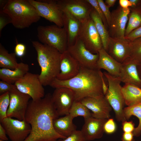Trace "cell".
<instances>
[{"mask_svg":"<svg viewBox=\"0 0 141 141\" xmlns=\"http://www.w3.org/2000/svg\"><path fill=\"white\" fill-rule=\"evenodd\" d=\"M54 107L52 95L46 94L37 101H30L25 120L31 126V132L24 141H57L66 138L57 133L54 120L59 117Z\"/></svg>","mask_w":141,"mask_h":141,"instance_id":"cell-1","label":"cell"},{"mask_svg":"<svg viewBox=\"0 0 141 141\" xmlns=\"http://www.w3.org/2000/svg\"><path fill=\"white\" fill-rule=\"evenodd\" d=\"M102 72L101 70L91 69L80 66L78 74L66 81L56 78L50 86L53 88L64 87L71 89L74 92L75 101H80L88 97L98 98L103 97Z\"/></svg>","mask_w":141,"mask_h":141,"instance_id":"cell-2","label":"cell"},{"mask_svg":"<svg viewBox=\"0 0 141 141\" xmlns=\"http://www.w3.org/2000/svg\"><path fill=\"white\" fill-rule=\"evenodd\" d=\"M41 68L39 80L43 86L50 85L60 71L61 53L55 48L37 41H32Z\"/></svg>","mask_w":141,"mask_h":141,"instance_id":"cell-3","label":"cell"},{"mask_svg":"<svg viewBox=\"0 0 141 141\" xmlns=\"http://www.w3.org/2000/svg\"><path fill=\"white\" fill-rule=\"evenodd\" d=\"M2 10L10 17L13 25L18 29L28 27L41 17L28 0H8Z\"/></svg>","mask_w":141,"mask_h":141,"instance_id":"cell-4","label":"cell"},{"mask_svg":"<svg viewBox=\"0 0 141 141\" xmlns=\"http://www.w3.org/2000/svg\"><path fill=\"white\" fill-rule=\"evenodd\" d=\"M37 30L38 38L41 43L55 48L61 53L67 50V36L63 27L56 25L39 26Z\"/></svg>","mask_w":141,"mask_h":141,"instance_id":"cell-5","label":"cell"},{"mask_svg":"<svg viewBox=\"0 0 141 141\" xmlns=\"http://www.w3.org/2000/svg\"><path fill=\"white\" fill-rule=\"evenodd\" d=\"M103 73L108 84V89L104 97L114 111L117 121L122 122L127 120L124 112L125 103L120 85L121 82L119 77L113 76L107 72Z\"/></svg>","mask_w":141,"mask_h":141,"instance_id":"cell-6","label":"cell"},{"mask_svg":"<svg viewBox=\"0 0 141 141\" xmlns=\"http://www.w3.org/2000/svg\"><path fill=\"white\" fill-rule=\"evenodd\" d=\"M28 0L40 17L54 23L58 27H63V12L58 4L57 0Z\"/></svg>","mask_w":141,"mask_h":141,"instance_id":"cell-7","label":"cell"},{"mask_svg":"<svg viewBox=\"0 0 141 141\" xmlns=\"http://www.w3.org/2000/svg\"><path fill=\"white\" fill-rule=\"evenodd\" d=\"M14 84L18 90L29 95L33 101L40 99L45 95L38 74L28 72Z\"/></svg>","mask_w":141,"mask_h":141,"instance_id":"cell-8","label":"cell"},{"mask_svg":"<svg viewBox=\"0 0 141 141\" xmlns=\"http://www.w3.org/2000/svg\"><path fill=\"white\" fill-rule=\"evenodd\" d=\"M86 48L92 53H98L103 48L101 38L90 17L82 22L78 37Z\"/></svg>","mask_w":141,"mask_h":141,"instance_id":"cell-9","label":"cell"},{"mask_svg":"<svg viewBox=\"0 0 141 141\" xmlns=\"http://www.w3.org/2000/svg\"><path fill=\"white\" fill-rule=\"evenodd\" d=\"M67 50L78 62L80 66L91 69H98L97 63L99 58L98 54H94L91 52L78 37L73 44L68 46Z\"/></svg>","mask_w":141,"mask_h":141,"instance_id":"cell-10","label":"cell"},{"mask_svg":"<svg viewBox=\"0 0 141 141\" xmlns=\"http://www.w3.org/2000/svg\"><path fill=\"white\" fill-rule=\"evenodd\" d=\"M10 102L7 112V117L20 120H25V116L30 99L29 95L17 89L9 92Z\"/></svg>","mask_w":141,"mask_h":141,"instance_id":"cell-11","label":"cell"},{"mask_svg":"<svg viewBox=\"0 0 141 141\" xmlns=\"http://www.w3.org/2000/svg\"><path fill=\"white\" fill-rule=\"evenodd\" d=\"M11 141H24L30 134V125L25 120L7 117L0 121Z\"/></svg>","mask_w":141,"mask_h":141,"instance_id":"cell-12","label":"cell"},{"mask_svg":"<svg viewBox=\"0 0 141 141\" xmlns=\"http://www.w3.org/2000/svg\"><path fill=\"white\" fill-rule=\"evenodd\" d=\"M52 99L59 116L69 114L70 109L75 101L73 91L64 87L55 88L52 95Z\"/></svg>","mask_w":141,"mask_h":141,"instance_id":"cell-13","label":"cell"},{"mask_svg":"<svg viewBox=\"0 0 141 141\" xmlns=\"http://www.w3.org/2000/svg\"><path fill=\"white\" fill-rule=\"evenodd\" d=\"M63 11L68 12L81 22L90 17L93 7L87 0H58Z\"/></svg>","mask_w":141,"mask_h":141,"instance_id":"cell-14","label":"cell"},{"mask_svg":"<svg viewBox=\"0 0 141 141\" xmlns=\"http://www.w3.org/2000/svg\"><path fill=\"white\" fill-rule=\"evenodd\" d=\"M129 8H123L120 7L111 12V18L108 25L110 37L124 38L128 16Z\"/></svg>","mask_w":141,"mask_h":141,"instance_id":"cell-15","label":"cell"},{"mask_svg":"<svg viewBox=\"0 0 141 141\" xmlns=\"http://www.w3.org/2000/svg\"><path fill=\"white\" fill-rule=\"evenodd\" d=\"M131 41L125 38L110 37L107 52L118 62L122 63L130 57Z\"/></svg>","mask_w":141,"mask_h":141,"instance_id":"cell-16","label":"cell"},{"mask_svg":"<svg viewBox=\"0 0 141 141\" xmlns=\"http://www.w3.org/2000/svg\"><path fill=\"white\" fill-rule=\"evenodd\" d=\"M80 102L92 111V117L98 119L110 118L112 108L104 96L98 98L86 97Z\"/></svg>","mask_w":141,"mask_h":141,"instance_id":"cell-17","label":"cell"},{"mask_svg":"<svg viewBox=\"0 0 141 141\" xmlns=\"http://www.w3.org/2000/svg\"><path fill=\"white\" fill-rule=\"evenodd\" d=\"M80 66L67 50L61 53L60 71L56 78L61 81L67 80L79 73Z\"/></svg>","mask_w":141,"mask_h":141,"instance_id":"cell-18","label":"cell"},{"mask_svg":"<svg viewBox=\"0 0 141 141\" xmlns=\"http://www.w3.org/2000/svg\"><path fill=\"white\" fill-rule=\"evenodd\" d=\"M108 119L91 117L84 120L81 130L87 141L101 138L104 132V125Z\"/></svg>","mask_w":141,"mask_h":141,"instance_id":"cell-19","label":"cell"},{"mask_svg":"<svg viewBox=\"0 0 141 141\" xmlns=\"http://www.w3.org/2000/svg\"><path fill=\"white\" fill-rule=\"evenodd\" d=\"M138 64L130 58L122 63L119 77L121 82L131 84L141 88V80L138 70Z\"/></svg>","mask_w":141,"mask_h":141,"instance_id":"cell-20","label":"cell"},{"mask_svg":"<svg viewBox=\"0 0 141 141\" xmlns=\"http://www.w3.org/2000/svg\"><path fill=\"white\" fill-rule=\"evenodd\" d=\"M63 11V27L67 33L68 46L73 44L78 38L82 22L68 12Z\"/></svg>","mask_w":141,"mask_h":141,"instance_id":"cell-21","label":"cell"},{"mask_svg":"<svg viewBox=\"0 0 141 141\" xmlns=\"http://www.w3.org/2000/svg\"><path fill=\"white\" fill-rule=\"evenodd\" d=\"M98 54L99 56L97 63V69L101 70L103 69L110 75L119 77L122 64L113 58L103 48L98 51Z\"/></svg>","mask_w":141,"mask_h":141,"instance_id":"cell-22","label":"cell"},{"mask_svg":"<svg viewBox=\"0 0 141 141\" xmlns=\"http://www.w3.org/2000/svg\"><path fill=\"white\" fill-rule=\"evenodd\" d=\"M29 70V66L26 63H18L14 70L2 68L0 69V79L1 80L14 84L22 78Z\"/></svg>","mask_w":141,"mask_h":141,"instance_id":"cell-23","label":"cell"},{"mask_svg":"<svg viewBox=\"0 0 141 141\" xmlns=\"http://www.w3.org/2000/svg\"><path fill=\"white\" fill-rule=\"evenodd\" d=\"M73 119L68 114L55 119L53 122L54 130L65 138L68 137L77 130V126L73 122Z\"/></svg>","mask_w":141,"mask_h":141,"instance_id":"cell-24","label":"cell"},{"mask_svg":"<svg viewBox=\"0 0 141 141\" xmlns=\"http://www.w3.org/2000/svg\"><path fill=\"white\" fill-rule=\"evenodd\" d=\"M125 104L130 106L141 102V88L130 83H125L122 87Z\"/></svg>","mask_w":141,"mask_h":141,"instance_id":"cell-25","label":"cell"},{"mask_svg":"<svg viewBox=\"0 0 141 141\" xmlns=\"http://www.w3.org/2000/svg\"><path fill=\"white\" fill-rule=\"evenodd\" d=\"M90 17L92 20L101 38L103 48L107 51L110 37L108 31L105 27L101 19L93 8L91 13Z\"/></svg>","mask_w":141,"mask_h":141,"instance_id":"cell-26","label":"cell"},{"mask_svg":"<svg viewBox=\"0 0 141 141\" xmlns=\"http://www.w3.org/2000/svg\"><path fill=\"white\" fill-rule=\"evenodd\" d=\"M14 53H9L1 43H0V67L2 68L14 70L18 63Z\"/></svg>","mask_w":141,"mask_h":141,"instance_id":"cell-27","label":"cell"},{"mask_svg":"<svg viewBox=\"0 0 141 141\" xmlns=\"http://www.w3.org/2000/svg\"><path fill=\"white\" fill-rule=\"evenodd\" d=\"M129 8L130 12L125 30V36L141 26V6L136 8Z\"/></svg>","mask_w":141,"mask_h":141,"instance_id":"cell-28","label":"cell"},{"mask_svg":"<svg viewBox=\"0 0 141 141\" xmlns=\"http://www.w3.org/2000/svg\"><path fill=\"white\" fill-rule=\"evenodd\" d=\"M124 112L127 120L132 116H135L138 119V125L135 128L133 133L134 136H139L141 134V102L124 108Z\"/></svg>","mask_w":141,"mask_h":141,"instance_id":"cell-29","label":"cell"},{"mask_svg":"<svg viewBox=\"0 0 141 141\" xmlns=\"http://www.w3.org/2000/svg\"><path fill=\"white\" fill-rule=\"evenodd\" d=\"M74 118L79 116L84 117V120L92 117L90 110L80 102L75 101L69 110V114Z\"/></svg>","mask_w":141,"mask_h":141,"instance_id":"cell-30","label":"cell"},{"mask_svg":"<svg viewBox=\"0 0 141 141\" xmlns=\"http://www.w3.org/2000/svg\"><path fill=\"white\" fill-rule=\"evenodd\" d=\"M130 58L138 64L141 63V37L131 41V48Z\"/></svg>","mask_w":141,"mask_h":141,"instance_id":"cell-31","label":"cell"},{"mask_svg":"<svg viewBox=\"0 0 141 141\" xmlns=\"http://www.w3.org/2000/svg\"><path fill=\"white\" fill-rule=\"evenodd\" d=\"M10 102L9 92H8L0 95V121L7 117V112Z\"/></svg>","mask_w":141,"mask_h":141,"instance_id":"cell-32","label":"cell"},{"mask_svg":"<svg viewBox=\"0 0 141 141\" xmlns=\"http://www.w3.org/2000/svg\"><path fill=\"white\" fill-rule=\"evenodd\" d=\"M91 5L101 19L107 29L108 28V25L105 17L100 8L97 0H87Z\"/></svg>","mask_w":141,"mask_h":141,"instance_id":"cell-33","label":"cell"},{"mask_svg":"<svg viewBox=\"0 0 141 141\" xmlns=\"http://www.w3.org/2000/svg\"><path fill=\"white\" fill-rule=\"evenodd\" d=\"M57 141H87L81 131H74L70 135L65 139L60 138Z\"/></svg>","mask_w":141,"mask_h":141,"instance_id":"cell-34","label":"cell"},{"mask_svg":"<svg viewBox=\"0 0 141 141\" xmlns=\"http://www.w3.org/2000/svg\"><path fill=\"white\" fill-rule=\"evenodd\" d=\"M116 124L114 119L110 118L105 122L103 127L104 132L108 134L114 133L117 130Z\"/></svg>","mask_w":141,"mask_h":141,"instance_id":"cell-35","label":"cell"},{"mask_svg":"<svg viewBox=\"0 0 141 141\" xmlns=\"http://www.w3.org/2000/svg\"><path fill=\"white\" fill-rule=\"evenodd\" d=\"M11 23L9 16L2 10H0V37L2 29L7 24Z\"/></svg>","mask_w":141,"mask_h":141,"instance_id":"cell-36","label":"cell"},{"mask_svg":"<svg viewBox=\"0 0 141 141\" xmlns=\"http://www.w3.org/2000/svg\"><path fill=\"white\" fill-rule=\"evenodd\" d=\"M17 89L15 84H11L2 80L0 81V94Z\"/></svg>","mask_w":141,"mask_h":141,"instance_id":"cell-37","label":"cell"},{"mask_svg":"<svg viewBox=\"0 0 141 141\" xmlns=\"http://www.w3.org/2000/svg\"><path fill=\"white\" fill-rule=\"evenodd\" d=\"M97 1L105 17L108 26L111 15V13L110 11L109 8L105 5L103 0H97Z\"/></svg>","mask_w":141,"mask_h":141,"instance_id":"cell-38","label":"cell"},{"mask_svg":"<svg viewBox=\"0 0 141 141\" xmlns=\"http://www.w3.org/2000/svg\"><path fill=\"white\" fill-rule=\"evenodd\" d=\"M122 129L124 132H133L135 127V125L132 121L125 120L122 122Z\"/></svg>","mask_w":141,"mask_h":141,"instance_id":"cell-39","label":"cell"},{"mask_svg":"<svg viewBox=\"0 0 141 141\" xmlns=\"http://www.w3.org/2000/svg\"><path fill=\"white\" fill-rule=\"evenodd\" d=\"M26 46L24 44L22 43H17L14 48V53L16 56L21 57L23 56L25 53Z\"/></svg>","mask_w":141,"mask_h":141,"instance_id":"cell-40","label":"cell"},{"mask_svg":"<svg viewBox=\"0 0 141 141\" xmlns=\"http://www.w3.org/2000/svg\"><path fill=\"white\" fill-rule=\"evenodd\" d=\"M141 37V26L132 31L125 38L131 41Z\"/></svg>","mask_w":141,"mask_h":141,"instance_id":"cell-41","label":"cell"},{"mask_svg":"<svg viewBox=\"0 0 141 141\" xmlns=\"http://www.w3.org/2000/svg\"><path fill=\"white\" fill-rule=\"evenodd\" d=\"M133 132H124L123 133L121 140L122 141H132L134 139Z\"/></svg>","mask_w":141,"mask_h":141,"instance_id":"cell-42","label":"cell"},{"mask_svg":"<svg viewBox=\"0 0 141 141\" xmlns=\"http://www.w3.org/2000/svg\"><path fill=\"white\" fill-rule=\"evenodd\" d=\"M7 135L5 129L0 123V140L3 141L7 140L8 139Z\"/></svg>","mask_w":141,"mask_h":141,"instance_id":"cell-43","label":"cell"},{"mask_svg":"<svg viewBox=\"0 0 141 141\" xmlns=\"http://www.w3.org/2000/svg\"><path fill=\"white\" fill-rule=\"evenodd\" d=\"M119 3L120 7L123 8H129L132 5L129 0H120Z\"/></svg>","mask_w":141,"mask_h":141,"instance_id":"cell-44","label":"cell"},{"mask_svg":"<svg viewBox=\"0 0 141 141\" xmlns=\"http://www.w3.org/2000/svg\"><path fill=\"white\" fill-rule=\"evenodd\" d=\"M131 4V8H136L141 6V0H129Z\"/></svg>","mask_w":141,"mask_h":141,"instance_id":"cell-45","label":"cell"},{"mask_svg":"<svg viewBox=\"0 0 141 141\" xmlns=\"http://www.w3.org/2000/svg\"><path fill=\"white\" fill-rule=\"evenodd\" d=\"M116 1V0H105L104 3L105 5L109 8L114 5Z\"/></svg>","mask_w":141,"mask_h":141,"instance_id":"cell-46","label":"cell"},{"mask_svg":"<svg viewBox=\"0 0 141 141\" xmlns=\"http://www.w3.org/2000/svg\"><path fill=\"white\" fill-rule=\"evenodd\" d=\"M8 0H0V10H2Z\"/></svg>","mask_w":141,"mask_h":141,"instance_id":"cell-47","label":"cell"},{"mask_svg":"<svg viewBox=\"0 0 141 141\" xmlns=\"http://www.w3.org/2000/svg\"><path fill=\"white\" fill-rule=\"evenodd\" d=\"M137 68L139 76L141 80V63L138 64Z\"/></svg>","mask_w":141,"mask_h":141,"instance_id":"cell-48","label":"cell"},{"mask_svg":"<svg viewBox=\"0 0 141 141\" xmlns=\"http://www.w3.org/2000/svg\"><path fill=\"white\" fill-rule=\"evenodd\" d=\"M132 141H135V140L134 139H133V140Z\"/></svg>","mask_w":141,"mask_h":141,"instance_id":"cell-49","label":"cell"},{"mask_svg":"<svg viewBox=\"0 0 141 141\" xmlns=\"http://www.w3.org/2000/svg\"><path fill=\"white\" fill-rule=\"evenodd\" d=\"M0 141H3L1 140H0Z\"/></svg>","mask_w":141,"mask_h":141,"instance_id":"cell-50","label":"cell"}]
</instances>
